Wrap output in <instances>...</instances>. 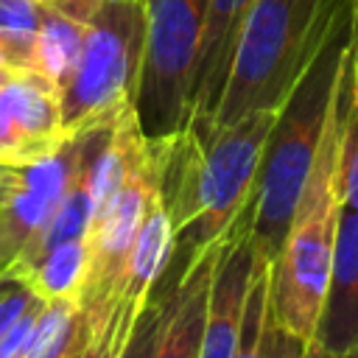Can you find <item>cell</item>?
I'll use <instances>...</instances> for the list:
<instances>
[{
  "instance_id": "cell-5",
  "label": "cell",
  "mask_w": 358,
  "mask_h": 358,
  "mask_svg": "<svg viewBox=\"0 0 358 358\" xmlns=\"http://www.w3.org/2000/svg\"><path fill=\"white\" fill-rule=\"evenodd\" d=\"M145 48L134 112L145 137H171L187 129L199 45L210 0H143Z\"/></svg>"
},
{
  "instance_id": "cell-19",
  "label": "cell",
  "mask_w": 358,
  "mask_h": 358,
  "mask_svg": "<svg viewBox=\"0 0 358 358\" xmlns=\"http://www.w3.org/2000/svg\"><path fill=\"white\" fill-rule=\"evenodd\" d=\"M42 305H45V299L36 296L25 308V313L11 324V330L0 338V358H22L25 355V347H28V341L34 336V327H36V319H39Z\"/></svg>"
},
{
  "instance_id": "cell-16",
  "label": "cell",
  "mask_w": 358,
  "mask_h": 358,
  "mask_svg": "<svg viewBox=\"0 0 358 358\" xmlns=\"http://www.w3.org/2000/svg\"><path fill=\"white\" fill-rule=\"evenodd\" d=\"M347 106H344V123L338 137V165H336V182H338V199L344 210H358V50L350 39L347 59Z\"/></svg>"
},
{
  "instance_id": "cell-10",
  "label": "cell",
  "mask_w": 358,
  "mask_h": 358,
  "mask_svg": "<svg viewBox=\"0 0 358 358\" xmlns=\"http://www.w3.org/2000/svg\"><path fill=\"white\" fill-rule=\"evenodd\" d=\"M358 347V210H341L330 280L310 355L352 358Z\"/></svg>"
},
{
  "instance_id": "cell-12",
  "label": "cell",
  "mask_w": 358,
  "mask_h": 358,
  "mask_svg": "<svg viewBox=\"0 0 358 358\" xmlns=\"http://www.w3.org/2000/svg\"><path fill=\"white\" fill-rule=\"evenodd\" d=\"M0 95L17 134L20 165L53 154L67 140L59 87L50 78L36 70H11Z\"/></svg>"
},
{
  "instance_id": "cell-7",
  "label": "cell",
  "mask_w": 358,
  "mask_h": 358,
  "mask_svg": "<svg viewBox=\"0 0 358 358\" xmlns=\"http://www.w3.org/2000/svg\"><path fill=\"white\" fill-rule=\"evenodd\" d=\"M87 134L90 129L73 131L53 154L17 168V179L0 204V277L8 274L20 249L48 221L70 187L84 157Z\"/></svg>"
},
{
  "instance_id": "cell-14",
  "label": "cell",
  "mask_w": 358,
  "mask_h": 358,
  "mask_svg": "<svg viewBox=\"0 0 358 358\" xmlns=\"http://www.w3.org/2000/svg\"><path fill=\"white\" fill-rule=\"evenodd\" d=\"M84 358L81 305L76 296L45 299L22 358Z\"/></svg>"
},
{
  "instance_id": "cell-2",
  "label": "cell",
  "mask_w": 358,
  "mask_h": 358,
  "mask_svg": "<svg viewBox=\"0 0 358 358\" xmlns=\"http://www.w3.org/2000/svg\"><path fill=\"white\" fill-rule=\"evenodd\" d=\"M344 106H347V70L341 62L333 109H330L313 168L296 201L285 241L271 260L268 322L285 330L305 350V355H310L313 350L316 324H319V313H322V302H324V291L330 280V266H333L338 218L344 210L338 199V182H336Z\"/></svg>"
},
{
  "instance_id": "cell-18",
  "label": "cell",
  "mask_w": 358,
  "mask_h": 358,
  "mask_svg": "<svg viewBox=\"0 0 358 358\" xmlns=\"http://www.w3.org/2000/svg\"><path fill=\"white\" fill-rule=\"evenodd\" d=\"M42 20V0H0V31L36 34Z\"/></svg>"
},
{
  "instance_id": "cell-20",
  "label": "cell",
  "mask_w": 358,
  "mask_h": 358,
  "mask_svg": "<svg viewBox=\"0 0 358 358\" xmlns=\"http://www.w3.org/2000/svg\"><path fill=\"white\" fill-rule=\"evenodd\" d=\"M17 168H20V165H8V162H0V204H3V199L8 196V190H11L14 179H17Z\"/></svg>"
},
{
  "instance_id": "cell-1",
  "label": "cell",
  "mask_w": 358,
  "mask_h": 358,
  "mask_svg": "<svg viewBox=\"0 0 358 358\" xmlns=\"http://www.w3.org/2000/svg\"><path fill=\"white\" fill-rule=\"evenodd\" d=\"M352 39V3L338 0L330 25L313 50L310 62L294 81L291 92L277 109L271 123L257 182H255V215H252V243L257 252L274 260L280 252L288 224L294 218L296 201L313 168L347 45Z\"/></svg>"
},
{
  "instance_id": "cell-3",
  "label": "cell",
  "mask_w": 358,
  "mask_h": 358,
  "mask_svg": "<svg viewBox=\"0 0 358 358\" xmlns=\"http://www.w3.org/2000/svg\"><path fill=\"white\" fill-rule=\"evenodd\" d=\"M336 6L338 0H252L207 140L249 112L280 109L319 48Z\"/></svg>"
},
{
  "instance_id": "cell-23",
  "label": "cell",
  "mask_w": 358,
  "mask_h": 358,
  "mask_svg": "<svg viewBox=\"0 0 358 358\" xmlns=\"http://www.w3.org/2000/svg\"><path fill=\"white\" fill-rule=\"evenodd\" d=\"M0 67H11L8 59H6V53H3V48H0Z\"/></svg>"
},
{
  "instance_id": "cell-13",
  "label": "cell",
  "mask_w": 358,
  "mask_h": 358,
  "mask_svg": "<svg viewBox=\"0 0 358 358\" xmlns=\"http://www.w3.org/2000/svg\"><path fill=\"white\" fill-rule=\"evenodd\" d=\"M98 3L101 0H42V20L34 42V70L50 78L59 92L78 62L84 31Z\"/></svg>"
},
{
  "instance_id": "cell-8",
  "label": "cell",
  "mask_w": 358,
  "mask_h": 358,
  "mask_svg": "<svg viewBox=\"0 0 358 358\" xmlns=\"http://www.w3.org/2000/svg\"><path fill=\"white\" fill-rule=\"evenodd\" d=\"M252 215L255 201L249 199L246 207L238 213L232 227L221 238V252L213 266L210 277V296H207V327L201 338V358H235L238 352V333L241 316L255 271V243H252Z\"/></svg>"
},
{
  "instance_id": "cell-24",
  "label": "cell",
  "mask_w": 358,
  "mask_h": 358,
  "mask_svg": "<svg viewBox=\"0 0 358 358\" xmlns=\"http://www.w3.org/2000/svg\"><path fill=\"white\" fill-rule=\"evenodd\" d=\"M352 358H358V347H355V352H352Z\"/></svg>"
},
{
  "instance_id": "cell-9",
  "label": "cell",
  "mask_w": 358,
  "mask_h": 358,
  "mask_svg": "<svg viewBox=\"0 0 358 358\" xmlns=\"http://www.w3.org/2000/svg\"><path fill=\"white\" fill-rule=\"evenodd\" d=\"M224 238V235H221ZM221 238L196 252L179 271L171 296L165 299L159 316L154 319L145 344L134 347L145 355H199L207 327V296L215 257L221 252Z\"/></svg>"
},
{
  "instance_id": "cell-6",
  "label": "cell",
  "mask_w": 358,
  "mask_h": 358,
  "mask_svg": "<svg viewBox=\"0 0 358 358\" xmlns=\"http://www.w3.org/2000/svg\"><path fill=\"white\" fill-rule=\"evenodd\" d=\"M159 171H162V151H159ZM171 257H173V218H171L168 193L159 179L148 199L140 232L131 243L120 280L112 291L98 344V358H120L131 350L140 319L151 302L154 285L168 268Z\"/></svg>"
},
{
  "instance_id": "cell-4",
  "label": "cell",
  "mask_w": 358,
  "mask_h": 358,
  "mask_svg": "<svg viewBox=\"0 0 358 358\" xmlns=\"http://www.w3.org/2000/svg\"><path fill=\"white\" fill-rule=\"evenodd\" d=\"M145 48V3L101 0L87 22L78 62L59 92L67 134L112 120L134 103Z\"/></svg>"
},
{
  "instance_id": "cell-17",
  "label": "cell",
  "mask_w": 358,
  "mask_h": 358,
  "mask_svg": "<svg viewBox=\"0 0 358 358\" xmlns=\"http://www.w3.org/2000/svg\"><path fill=\"white\" fill-rule=\"evenodd\" d=\"M36 299V294L28 288L25 280L14 274L0 277V338L11 330V324L25 313V308Z\"/></svg>"
},
{
  "instance_id": "cell-11",
  "label": "cell",
  "mask_w": 358,
  "mask_h": 358,
  "mask_svg": "<svg viewBox=\"0 0 358 358\" xmlns=\"http://www.w3.org/2000/svg\"><path fill=\"white\" fill-rule=\"evenodd\" d=\"M252 0H210L207 6V20H204V34L199 45V59H196V76H193V95H190V120H187V134L199 140V145L207 140L221 92L229 76L235 42L243 25V17L249 11Z\"/></svg>"
},
{
  "instance_id": "cell-21",
  "label": "cell",
  "mask_w": 358,
  "mask_h": 358,
  "mask_svg": "<svg viewBox=\"0 0 358 358\" xmlns=\"http://www.w3.org/2000/svg\"><path fill=\"white\" fill-rule=\"evenodd\" d=\"M350 3H352V42L358 50V0H350Z\"/></svg>"
},
{
  "instance_id": "cell-25",
  "label": "cell",
  "mask_w": 358,
  "mask_h": 358,
  "mask_svg": "<svg viewBox=\"0 0 358 358\" xmlns=\"http://www.w3.org/2000/svg\"><path fill=\"white\" fill-rule=\"evenodd\" d=\"M0 162H3V159H0Z\"/></svg>"
},
{
  "instance_id": "cell-22",
  "label": "cell",
  "mask_w": 358,
  "mask_h": 358,
  "mask_svg": "<svg viewBox=\"0 0 358 358\" xmlns=\"http://www.w3.org/2000/svg\"><path fill=\"white\" fill-rule=\"evenodd\" d=\"M11 70H14V67H0V90L6 87V81H8V76H11Z\"/></svg>"
},
{
  "instance_id": "cell-15",
  "label": "cell",
  "mask_w": 358,
  "mask_h": 358,
  "mask_svg": "<svg viewBox=\"0 0 358 358\" xmlns=\"http://www.w3.org/2000/svg\"><path fill=\"white\" fill-rule=\"evenodd\" d=\"M84 271H87V241H67L45 252L28 268L11 274L25 280L28 288L42 299H56V296L78 299Z\"/></svg>"
}]
</instances>
